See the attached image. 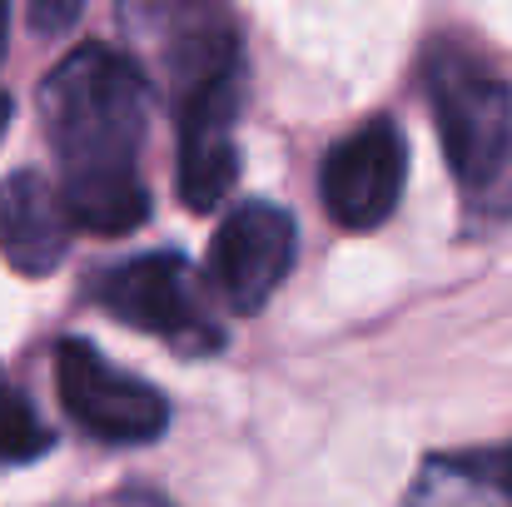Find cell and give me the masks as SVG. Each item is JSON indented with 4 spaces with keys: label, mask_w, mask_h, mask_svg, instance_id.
Segmentation results:
<instances>
[{
    "label": "cell",
    "mask_w": 512,
    "mask_h": 507,
    "mask_svg": "<svg viewBox=\"0 0 512 507\" xmlns=\"http://www.w3.org/2000/svg\"><path fill=\"white\" fill-rule=\"evenodd\" d=\"M40 120L60 155L55 194L70 229L135 234L150 219V184L135 165L150 130L145 70L110 45H80L45 75Z\"/></svg>",
    "instance_id": "obj_1"
},
{
    "label": "cell",
    "mask_w": 512,
    "mask_h": 507,
    "mask_svg": "<svg viewBox=\"0 0 512 507\" xmlns=\"http://www.w3.org/2000/svg\"><path fill=\"white\" fill-rule=\"evenodd\" d=\"M423 95L458 189L498 214L512 194V80L473 45L438 40L423 60Z\"/></svg>",
    "instance_id": "obj_2"
},
{
    "label": "cell",
    "mask_w": 512,
    "mask_h": 507,
    "mask_svg": "<svg viewBox=\"0 0 512 507\" xmlns=\"http://www.w3.org/2000/svg\"><path fill=\"white\" fill-rule=\"evenodd\" d=\"M179 204L214 214L239 179V110H244V55L234 30L194 35L189 60H179Z\"/></svg>",
    "instance_id": "obj_3"
},
{
    "label": "cell",
    "mask_w": 512,
    "mask_h": 507,
    "mask_svg": "<svg viewBox=\"0 0 512 507\" xmlns=\"http://www.w3.org/2000/svg\"><path fill=\"white\" fill-rule=\"evenodd\" d=\"M55 388L65 413L100 443H155L170 428V403L155 383L115 368L90 338L55 343Z\"/></svg>",
    "instance_id": "obj_4"
},
{
    "label": "cell",
    "mask_w": 512,
    "mask_h": 507,
    "mask_svg": "<svg viewBox=\"0 0 512 507\" xmlns=\"http://www.w3.org/2000/svg\"><path fill=\"white\" fill-rule=\"evenodd\" d=\"M90 299L110 309L120 324L174 343L179 353H209L224 334L209 324L194 269L179 254H140L90 279Z\"/></svg>",
    "instance_id": "obj_5"
},
{
    "label": "cell",
    "mask_w": 512,
    "mask_h": 507,
    "mask_svg": "<svg viewBox=\"0 0 512 507\" xmlns=\"http://www.w3.org/2000/svg\"><path fill=\"white\" fill-rule=\"evenodd\" d=\"M294 254H299L294 214L269 199H249V204L229 209V219L214 229L209 279L234 314H259L289 279Z\"/></svg>",
    "instance_id": "obj_6"
},
{
    "label": "cell",
    "mask_w": 512,
    "mask_h": 507,
    "mask_svg": "<svg viewBox=\"0 0 512 507\" xmlns=\"http://www.w3.org/2000/svg\"><path fill=\"white\" fill-rule=\"evenodd\" d=\"M408 184V135L393 115H373L363 130L343 135L324 155L319 194L329 219L343 229H378Z\"/></svg>",
    "instance_id": "obj_7"
},
{
    "label": "cell",
    "mask_w": 512,
    "mask_h": 507,
    "mask_svg": "<svg viewBox=\"0 0 512 507\" xmlns=\"http://www.w3.org/2000/svg\"><path fill=\"white\" fill-rule=\"evenodd\" d=\"M70 254V219L55 184L35 169H15L0 179V259L25 274L45 279Z\"/></svg>",
    "instance_id": "obj_8"
},
{
    "label": "cell",
    "mask_w": 512,
    "mask_h": 507,
    "mask_svg": "<svg viewBox=\"0 0 512 507\" xmlns=\"http://www.w3.org/2000/svg\"><path fill=\"white\" fill-rule=\"evenodd\" d=\"M403 507H512V443L423 458Z\"/></svg>",
    "instance_id": "obj_9"
},
{
    "label": "cell",
    "mask_w": 512,
    "mask_h": 507,
    "mask_svg": "<svg viewBox=\"0 0 512 507\" xmlns=\"http://www.w3.org/2000/svg\"><path fill=\"white\" fill-rule=\"evenodd\" d=\"M55 448V433L40 423L25 393L0 388V463H35Z\"/></svg>",
    "instance_id": "obj_10"
},
{
    "label": "cell",
    "mask_w": 512,
    "mask_h": 507,
    "mask_svg": "<svg viewBox=\"0 0 512 507\" xmlns=\"http://www.w3.org/2000/svg\"><path fill=\"white\" fill-rule=\"evenodd\" d=\"M70 20H80V5H30L35 30H65Z\"/></svg>",
    "instance_id": "obj_11"
},
{
    "label": "cell",
    "mask_w": 512,
    "mask_h": 507,
    "mask_svg": "<svg viewBox=\"0 0 512 507\" xmlns=\"http://www.w3.org/2000/svg\"><path fill=\"white\" fill-rule=\"evenodd\" d=\"M10 115H15V105H10V95L0 90V140H5V130H10Z\"/></svg>",
    "instance_id": "obj_12"
},
{
    "label": "cell",
    "mask_w": 512,
    "mask_h": 507,
    "mask_svg": "<svg viewBox=\"0 0 512 507\" xmlns=\"http://www.w3.org/2000/svg\"><path fill=\"white\" fill-rule=\"evenodd\" d=\"M5 25H10V10L0 5V55H5Z\"/></svg>",
    "instance_id": "obj_13"
}]
</instances>
